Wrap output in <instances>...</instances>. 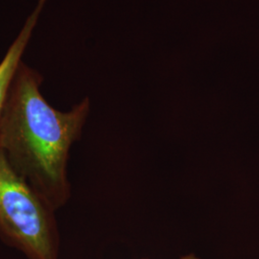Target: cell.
Here are the masks:
<instances>
[{"mask_svg": "<svg viewBox=\"0 0 259 259\" xmlns=\"http://www.w3.org/2000/svg\"><path fill=\"white\" fill-rule=\"evenodd\" d=\"M47 0H38L34 12L29 16L24 27L21 29L19 36L13 42L6 55L0 63V121L5 108L7 97L9 94L12 83L18 72L19 65H21V57L27 47L34 28L37 25V19Z\"/></svg>", "mask_w": 259, "mask_h": 259, "instance_id": "obj_3", "label": "cell"}, {"mask_svg": "<svg viewBox=\"0 0 259 259\" xmlns=\"http://www.w3.org/2000/svg\"><path fill=\"white\" fill-rule=\"evenodd\" d=\"M0 237L27 259H59L55 210L13 169L1 149Z\"/></svg>", "mask_w": 259, "mask_h": 259, "instance_id": "obj_2", "label": "cell"}, {"mask_svg": "<svg viewBox=\"0 0 259 259\" xmlns=\"http://www.w3.org/2000/svg\"><path fill=\"white\" fill-rule=\"evenodd\" d=\"M181 259H200L197 255H195L193 253H190V254H187V255H185V256H183Z\"/></svg>", "mask_w": 259, "mask_h": 259, "instance_id": "obj_4", "label": "cell"}, {"mask_svg": "<svg viewBox=\"0 0 259 259\" xmlns=\"http://www.w3.org/2000/svg\"><path fill=\"white\" fill-rule=\"evenodd\" d=\"M41 77L19 65L0 121V149L10 165L53 210L70 197L69 151L90 111L88 99L71 111H58L40 93Z\"/></svg>", "mask_w": 259, "mask_h": 259, "instance_id": "obj_1", "label": "cell"}]
</instances>
